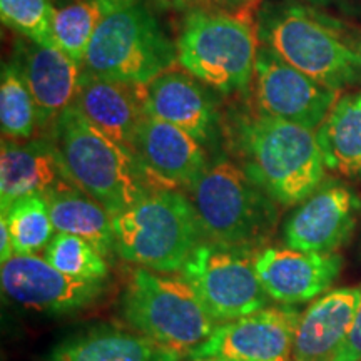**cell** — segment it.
I'll return each instance as SVG.
<instances>
[{
  "mask_svg": "<svg viewBox=\"0 0 361 361\" xmlns=\"http://www.w3.org/2000/svg\"><path fill=\"white\" fill-rule=\"evenodd\" d=\"M224 130L236 164L279 207L298 206L326 180V164L313 129L252 106L231 112Z\"/></svg>",
  "mask_w": 361,
  "mask_h": 361,
  "instance_id": "obj_1",
  "label": "cell"
},
{
  "mask_svg": "<svg viewBox=\"0 0 361 361\" xmlns=\"http://www.w3.org/2000/svg\"><path fill=\"white\" fill-rule=\"evenodd\" d=\"M261 45L311 79L341 90L361 80V54L341 22L298 0H269L256 19Z\"/></svg>",
  "mask_w": 361,
  "mask_h": 361,
  "instance_id": "obj_2",
  "label": "cell"
},
{
  "mask_svg": "<svg viewBox=\"0 0 361 361\" xmlns=\"http://www.w3.org/2000/svg\"><path fill=\"white\" fill-rule=\"evenodd\" d=\"M49 135L75 186L112 218L159 189L134 152L97 129L74 104L54 121Z\"/></svg>",
  "mask_w": 361,
  "mask_h": 361,
  "instance_id": "obj_3",
  "label": "cell"
},
{
  "mask_svg": "<svg viewBox=\"0 0 361 361\" xmlns=\"http://www.w3.org/2000/svg\"><path fill=\"white\" fill-rule=\"evenodd\" d=\"M206 241L259 251L276 233L279 206L236 162L207 164L188 188Z\"/></svg>",
  "mask_w": 361,
  "mask_h": 361,
  "instance_id": "obj_4",
  "label": "cell"
},
{
  "mask_svg": "<svg viewBox=\"0 0 361 361\" xmlns=\"http://www.w3.org/2000/svg\"><path fill=\"white\" fill-rule=\"evenodd\" d=\"M258 42L246 13L196 8L186 13L176 40L178 64L223 96L246 92L255 79Z\"/></svg>",
  "mask_w": 361,
  "mask_h": 361,
  "instance_id": "obj_5",
  "label": "cell"
},
{
  "mask_svg": "<svg viewBox=\"0 0 361 361\" xmlns=\"http://www.w3.org/2000/svg\"><path fill=\"white\" fill-rule=\"evenodd\" d=\"M116 255L156 273L180 271L206 241L186 192L156 189L114 218Z\"/></svg>",
  "mask_w": 361,
  "mask_h": 361,
  "instance_id": "obj_6",
  "label": "cell"
},
{
  "mask_svg": "<svg viewBox=\"0 0 361 361\" xmlns=\"http://www.w3.org/2000/svg\"><path fill=\"white\" fill-rule=\"evenodd\" d=\"M119 313L130 329L183 353L219 326L183 276L135 268L121 295Z\"/></svg>",
  "mask_w": 361,
  "mask_h": 361,
  "instance_id": "obj_7",
  "label": "cell"
},
{
  "mask_svg": "<svg viewBox=\"0 0 361 361\" xmlns=\"http://www.w3.org/2000/svg\"><path fill=\"white\" fill-rule=\"evenodd\" d=\"M178 62V45L142 0L104 20L90 40L82 71L117 82L147 85Z\"/></svg>",
  "mask_w": 361,
  "mask_h": 361,
  "instance_id": "obj_8",
  "label": "cell"
},
{
  "mask_svg": "<svg viewBox=\"0 0 361 361\" xmlns=\"http://www.w3.org/2000/svg\"><path fill=\"white\" fill-rule=\"evenodd\" d=\"M258 251L202 241L179 274L191 284L218 323H229L269 306L255 258Z\"/></svg>",
  "mask_w": 361,
  "mask_h": 361,
  "instance_id": "obj_9",
  "label": "cell"
},
{
  "mask_svg": "<svg viewBox=\"0 0 361 361\" xmlns=\"http://www.w3.org/2000/svg\"><path fill=\"white\" fill-rule=\"evenodd\" d=\"M2 291L27 310L44 314H78L97 305L109 291V279H79L37 255H16L2 263Z\"/></svg>",
  "mask_w": 361,
  "mask_h": 361,
  "instance_id": "obj_10",
  "label": "cell"
},
{
  "mask_svg": "<svg viewBox=\"0 0 361 361\" xmlns=\"http://www.w3.org/2000/svg\"><path fill=\"white\" fill-rule=\"evenodd\" d=\"M252 85L256 109L313 130L323 124L340 99V90L311 79L261 44Z\"/></svg>",
  "mask_w": 361,
  "mask_h": 361,
  "instance_id": "obj_11",
  "label": "cell"
},
{
  "mask_svg": "<svg viewBox=\"0 0 361 361\" xmlns=\"http://www.w3.org/2000/svg\"><path fill=\"white\" fill-rule=\"evenodd\" d=\"M301 311L291 305L266 306L229 323H221L209 338L186 353L189 360L293 361Z\"/></svg>",
  "mask_w": 361,
  "mask_h": 361,
  "instance_id": "obj_12",
  "label": "cell"
},
{
  "mask_svg": "<svg viewBox=\"0 0 361 361\" xmlns=\"http://www.w3.org/2000/svg\"><path fill=\"white\" fill-rule=\"evenodd\" d=\"M360 213L361 200L353 189L324 180L284 221L283 241L298 251L331 255L350 241Z\"/></svg>",
  "mask_w": 361,
  "mask_h": 361,
  "instance_id": "obj_13",
  "label": "cell"
},
{
  "mask_svg": "<svg viewBox=\"0 0 361 361\" xmlns=\"http://www.w3.org/2000/svg\"><path fill=\"white\" fill-rule=\"evenodd\" d=\"M255 264L271 301L295 306L323 296L340 276L343 258L268 246L256 252Z\"/></svg>",
  "mask_w": 361,
  "mask_h": 361,
  "instance_id": "obj_14",
  "label": "cell"
},
{
  "mask_svg": "<svg viewBox=\"0 0 361 361\" xmlns=\"http://www.w3.org/2000/svg\"><path fill=\"white\" fill-rule=\"evenodd\" d=\"M133 152L159 189H188L207 168L200 141L152 116L144 117L135 130Z\"/></svg>",
  "mask_w": 361,
  "mask_h": 361,
  "instance_id": "obj_15",
  "label": "cell"
},
{
  "mask_svg": "<svg viewBox=\"0 0 361 361\" xmlns=\"http://www.w3.org/2000/svg\"><path fill=\"white\" fill-rule=\"evenodd\" d=\"M146 114L186 130L202 146L213 142L221 124L218 99L186 71H168L144 87Z\"/></svg>",
  "mask_w": 361,
  "mask_h": 361,
  "instance_id": "obj_16",
  "label": "cell"
},
{
  "mask_svg": "<svg viewBox=\"0 0 361 361\" xmlns=\"http://www.w3.org/2000/svg\"><path fill=\"white\" fill-rule=\"evenodd\" d=\"M78 188L67 171L51 135L11 141L2 137L0 149V207L27 194H47L59 189Z\"/></svg>",
  "mask_w": 361,
  "mask_h": 361,
  "instance_id": "obj_17",
  "label": "cell"
},
{
  "mask_svg": "<svg viewBox=\"0 0 361 361\" xmlns=\"http://www.w3.org/2000/svg\"><path fill=\"white\" fill-rule=\"evenodd\" d=\"M13 57L19 62L37 107L39 128L52 126L54 121L74 104L82 66L57 45H39L27 39L17 42Z\"/></svg>",
  "mask_w": 361,
  "mask_h": 361,
  "instance_id": "obj_18",
  "label": "cell"
},
{
  "mask_svg": "<svg viewBox=\"0 0 361 361\" xmlns=\"http://www.w3.org/2000/svg\"><path fill=\"white\" fill-rule=\"evenodd\" d=\"M184 356L134 329L102 323L62 338L32 361H179Z\"/></svg>",
  "mask_w": 361,
  "mask_h": 361,
  "instance_id": "obj_19",
  "label": "cell"
},
{
  "mask_svg": "<svg viewBox=\"0 0 361 361\" xmlns=\"http://www.w3.org/2000/svg\"><path fill=\"white\" fill-rule=\"evenodd\" d=\"M361 305V286L338 288L316 298L301 314L293 361H335Z\"/></svg>",
  "mask_w": 361,
  "mask_h": 361,
  "instance_id": "obj_20",
  "label": "cell"
},
{
  "mask_svg": "<svg viewBox=\"0 0 361 361\" xmlns=\"http://www.w3.org/2000/svg\"><path fill=\"white\" fill-rule=\"evenodd\" d=\"M144 87L97 78L82 71L74 106L104 134L133 151L134 135L146 117Z\"/></svg>",
  "mask_w": 361,
  "mask_h": 361,
  "instance_id": "obj_21",
  "label": "cell"
},
{
  "mask_svg": "<svg viewBox=\"0 0 361 361\" xmlns=\"http://www.w3.org/2000/svg\"><path fill=\"white\" fill-rule=\"evenodd\" d=\"M57 233H69L92 243L112 259L116 255L114 218L82 189L69 188L44 194Z\"/></svg>",
  "mask_w": 361,
  "mask_h": 361,
  "instance_id": "obj_22",
  "label": "cell"
},
{
  "mask_svg": "<svg viewBox=\"0 0 361 361\" xmlns=\"http://www.w3.org/2000/svg\"><path fill=\"white\" fill-rule=\"evenodd\" d=\"M326 169L350 179H361V94L338 99L316 129Z\"/></svg>",
  "mask_w": 361,
  "mask_h": 361,
  "instance_id": "obj_23",
  "label": "cell"
},
{
  "mask_svg": "<svg viewBox=\"0 0 361 361\" xmlns=\"http://www.w3.org/2000/svg\"><path fill=\"white\" fill-rule=\"evenodd\" d=\"M139 0H72L57 8L54 20L56 44L71 59L82 66L89 44L112 13Z\"/></svg>",
  "mask_w": 361,
  "mask_h": 361,
  "instance_id": "obj_24",
  "label": "cell"
},
{
  "mask_svg": "<svg viewBox=\"0 0 361 361\" xmlns=\"http://www.w3.org/2000/svg\"><path fill=\"white\" fill-rule=\"evenodd\" d=\"M0 126L4 139L27 141L39 128L37 107L22 74L19 62L12 56L2 67L0 80Z\"/></svg>",
  "mask_w": 361,
  "mask_h": 361,
  "instance_id": "obj_25",
  "label": "cell"
},
{
  "mask_svg": "<svg viewBox=\"0 0 361 361\" xmlns=\"http://www.w3.org/2000/svg\"><path fill=\"white\" fill-rule=\"evenodd\" d=\"M2 218L7 221L16 255H37L54 238L51 211L44 194L32 192L12 202Z\"/></svg>",
  "mask_w": 361,
  "mask_h": 361,
  "instance_id": "obj_26",
  "label": "cell"
},
{
  "mask_svg": "<svg viewBox=\"0 0 361 361\" xmlns=\"http://www.w3.org/2000/svg\"><path fill=\"white\" fill-rule=\"evenodd\" d=\"M44 258L54 268L79 279H109V259L92 243L69 233H56Z\"/></svg>",
  "mask_w": 361,
  "mask_h": 361,
  "instance_id": "obj_27",
  "label": "cell"
},
{
  "mask_svg": "<svg viewBox=\"0 0 361 361\" xmlns=\"http://www.w3.org/2000/svg\"><path fill=\"white\" fill-rule=\"evenodd\" d=\"M52 0H0V17L8 29L39 45H57Z\"/></svg>",
  "mask_w": 361,
  "mask_h": 361,
  "instance_id": "obj_28",
  "label": "cell"
},
{
  "mask_svg": "<svg viewBox=\"0 0 361 361\" xmlns=\"http://www.w3.org/2000/svg\"><path fill=\"white\" fill-rule=\"evenodd\" d=\"M335 361H361V305L350 335L338 351Z\"/></svg>",
  "mask_w": 361,
  "mask_h": 361,
  "instance_id": "obj_29",
  "label": "cell"
},
{
  "mask_svg": "<svg viewBox=\"0 0 361 361\" xmlns=\"http://www.w3.org/2000/svg\"><path fill=\"white\" fill-rule=\"evenodd\" d=\"M157 7L166 8V11L178 12H191L196 8H213L216 7L213 0H152ZM218 8V7H216Z\"/></svg>",
  "mask_w": 361,
  "mask_h": 361,
  "instance_id": "obj_30",
  "label": "cell"
},
{
  "mask_svg": "<svg viewBox=\"0 0 361 361\" xmlns=\"http://www.w3.org/2000/svg\"><path fill=\"white\" fill-rule=\"evenodd\" d=\"M16 256V251H13V241L11 236V231H8L7 221L4 218H0V261L6 263Z\"/></svg>",
  "mask_w": 361,
  "mask_h": 361,
  "instance_id": "obj_31",
  "label": "cell"
},
{
  "mask_svg": "<svg viewBox=\"0 0 361 361\" xmlns=\"http://www.w3.org/2000/svg\"><path fill=\"white\" fill-rule=\"evenodd\" d=\"M213 2L216 7L223 8V11L246 13V11H250L258 0H213Z\"/></svg>",
  "mask_w": 361,
  "mask_h": 361,
  "instance_id": "obj_32",
  "label": "cell"
},
{
  "mask_svg": "<svg viewBox=\"0 0 361 361\" xmlns=\"http://www.w3.org/2000/svg\"><path fill=\"white\" fill-rule=\"evenodd\" d=\"M311 7H340L345 11H356V0H301Z\"/></svg>",
  "mask_w": 361,
  "mask_h": 361,
  "instance_id": "obj_33",
  "label": "cell"
},
{
  "mask_svg": "<svg viewBox=\"0 0 361 361\" xmlns=\"http://www.w3.org/2000/svg\"><path fill=\"white\" fill-rule=\"evenodd\" d=\"M191 361H229V360H224V358H196V360H191Z\"/></svg>",
  "mask_w": 361,
  "mask_h": 361,
  "instance_id": "obj_34",
  "label": "cell"
},
{
  "mask_svg": "<svg viewBox=\"0 0 361 361\" xmlns=\"http://www.w3.org/2000/svg\"><path fill=\"white\" fill-rule=\"evenodd\" d=\"M360 54H361V45H360Z\"/></svg>",
  "mask_w": 361,
  "mask_h": 361,
  "instance_id": "obj_35",
  "label": "cell"
}]
</instances>
